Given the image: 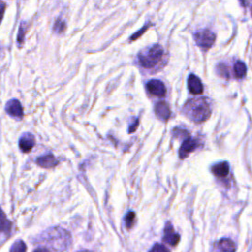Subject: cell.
I'll list each match as a JSON object with an SVG mask.
<instances>
[{"instance_id":"obj_1","label":"cell","mask_w":252,"mask_h":252,"mask_svg":"<svg viewBox=\"0 0 252 252\" xmlns=\"http://www.w3.org/2000/svg\"><path fill=\"white\" fill-rule=\"evenodd\" d=\"M182 112L196 123L206 121L211 115V107L207 97L200 96L189 99L183 106Z\"/></svg>"},{"instance_id":"obj_2","label":"cell","mask_w":252,"mask_h":252,"mask_svg":"<svg viewBox=\"0 0 252 252\" xmlns=\"http://www.w3.org/2000/svg\"><path fill=\"white\" fill-rule=\"evenodd\" d=\"M41 241L45 244V247L48 251L49 250H67L71 245V235L70 233L61 228L55 227L46 230L40 237Z\"/></svg>"},{"instance_id":"obj_3","label":"cell","mask_w":252,"mask_h":252,"mask_svg":"<svg viewBox=\"0 0 252 252\" xmlns=\"http://www.w3.org/2000/svg\"><path fill=\"white\" fill-rule=\"evenodd\" d=\"M163 57V49L159 44H154L141 50L138 54V62L145 69L158 66Z\"/></svg>"},{"instance_id":"obj_4","label":"cell","mask_w":252,"mask_h":252,"mask_svg":"<svg viewBox=\"0 0 252 252\" xmlns=\"http://www.w3.org/2000/svg\"><path fill=\"white\" fill-rule=\"evenodd\" d=\"M194 39L200 48L208 50L214 44L216 35L210 30H203L194 33Z\"/></svg>"},{"instance_id":"obj_5","label":"cell","mask_w":252,"mask_h":252,"mask_svg":"<svg viewBox=\"0 0 252 252\" xmlns=\"http://www.w3.org/2000/svg\"><path fill=\"white\" fill-rule=\"evenodd\" d=\"M198 147H199V142L196 139L191 138L190 136L184 138L182 145L179 149V158L181 159L187 158V156L192 152H194Z\"/></svg>"},{"instance_id":"obj_6","label":"cell","mask_w":252,"mask_h":252,"mask_svg":"<svg viewBox=\"0 0 252 252\" xmlns=\"http://www.w3.org/2000/svg\"><path fill=\"white\" fill-rule=\"evenodd\" d=\"M162 240H163L164 243H166V244H168L170 246H176L177 243L180 240L179 234L174 231L173 226H172V224L169 221L166 222V224H165Z\"/></svg>"},{"instance_id":"obj_7","label":"cell","mask_w":252,"mask_h":252,"mask_svg":"<svg viewBox=\"0 0 252 252\" xmlns=\"http://www.w3.org/2000/svg\"><path fill=\"white\" fill-rule=\"evenodd\" d=\"M148 92L156 96H164L166 94V89L164 84L159 80H151L146 85Z\"/></svg>"},{"instance_id":"obj_8","label":"cell","mask_w":252,"mask_h":252,"mask_svg":"<svg viewBox=\"0 0 252 252\" xmlns=\"http://www.w3.org/2000/svg\"><path fill=\"white\" fill-rule=\"evenodd\" d=\"M5 110L6 112L11 115V116H14V117H18V118H21L23 117V107H22V104L21 102L16 99V98H13V99H10L6 105H5Z\"/></svg>"},{"instance_id":"obj_9","label":"cell","mask_w":252,"mask_h":252,"mask_svg":"<svg viewBox=\"0 0 252 252\" xmlns=\"http://www.w3.org/2000/svg\"><path fill=\"white\" fill-rule=\"evenodd\" d=\"M35 140L31 133H25L19 140V147L23 153H29L34 147Z\"/></svg>"},{"instance_id":"obj_10","label":"cell","mask_w":252,"mask_h":252,"mask_svg":"<svg viewBox=\"0 0 252 252\" xmlns=\"http://www.w3.org/2000/svg\"><path fill=\"white\" fill-rule=\"evenodd\" d=\"M155 113L158 119L166 121L170 116L169 105L165 101L157 102L155 105Z\"/></svg>"},{"instance_id":"obj_11","label":"cell","mask_w":252,"mask_h":252,"mask_svg":"<svg viewBox=\"0 0 252 252\" xmlns=\"http://www.w3.org/2000/svg\"><path fill=\"white\" fill-rule=\"evenodd\" d=\"M188 89L193 94H201L204 91L202 82L194 74H190L188 77Z\"/></svg>"},{"instance_id":"obj_12","label":"cell","mask_w":252,"mask_h":252,"mask_svg":"<svg viewBox=\"0 0 252 252\" xmlns=\"http://www.w3.org/2000/svg\"><path fill=\"white\" fill-rule=\"evenodd\" d=\"M58 159L55 158V157L52 154H46L44 156L39 157L36 159V163L44 168H50V167H54L55 165L58 164Z\"/></svg>"},{"instance_id":"obj_13","label":"cell","mask_w":252,"mask_h":252,"mask_svg":"<svg viewBox=\"0 0 252 252\" xmlns=\"http://www.w3.org/2000/svg\"><path fill=\"white\" fill-rule=\"evenodd\" d=\"M212 172L217 177H224L229 173V164L226 161H220L213 165Z\"/></svg>"},{"instance_id":"obj_14","label":"cell","mask_w":252,"mask_h":252,"mask_svg":"<svg viewBox=\"0 0 252 252\" xmlns=\"http://www.w3.org/2000/svg\"><path fill=\"white\" fill-rule=\"evenodd\" d=\"M11 227H12L11 221L7 219L6 215L0 208V232L9 234L11 231Z\"/></svg>"},{"instance_id":"obj_15","label":"cell","mask_w":252,"mask_h":252,"mask_svg":"<svg viewBox=\"0 0 252 252\" xmlns=\"http://www.w3.org/2000/svg\"><path fill=\"white\" fill-rule=\"evenodd\" d=\"M218 248L221 251H235L236 247L233 241L229 238H222L218 242Z\"/></svg>"},{"instance_id":"obj_16","label":"cell","mask_w":252,"mask_h":252,"mask_svg":"<svg viewBox=\"0 0 252 252\" xmlns=\"http://www.w3.org/2000/svg\"><path fill=\"white\" fill-rule=\"evenodd\" d=\"M246 65L242 61H236L234 66H233V71H234V76L238 79L243 78L246 75Z\"/></svg>"},{"instance_id":"obj_17","label":"cell","mask_w":252,"mask_h":252,"mask_svg":"<svg viewBox=\"0 0 252 252\" xmlns=\"http://www.w3.org/2000/svg\"><path fill=\"white\" fill-rule=\"evenodd\" d=\"M27 250L26 244L23 240H17L14 242L13 246L10 248L11 252H24Z\"/></svg>"},{"instance_id":"obj_18","label":"cell","mask_w":252,"mask_h":252,"mask_svg":"<svg viewBox=\"0 0 252 252\" xmlns=\"http://www.w3.org/2000/svg\"><path fill=\"white\" fill-rule=\"evenodd\" d=\"M135 220H136V215L134 212H128V214L125 217V223H126V227L127 228H132L134 223H135Z\"/></svg>"},{"instance_id":"obj_19","label":"cell","mask_w":252,"mask_h":252,"mask_svg":"<svg viewBox=\"0 0 252 252\" xmlns=\"http://www.w3.org/2000/svg\"><path fill=\"white\" fill-rule=\"evenodd\" d=\"M26 31H27L26 23L23 22L19 27V33H18V44H19V46H21L24 42V36H25Z\"/></svg>"},{"instance_id":"obj_20","label":"cell","mask_w":252,"mask_h":252,"mask_svg":"<svg viewBox=\"0 0 252 252\" xmlns=\"http://www.w3.org/2000/svg\"><path fill=\"white\" fill-rule=\"evenodd\" d=\"M66 29V25H65V22L62 21L61 19H58L56 22H55V25H54V32H57V33H61L65 31Z\"/></svg>"},{"instance_id":"obj_21","label":"cell","mask_w":252,"mask_h":252,"mask_svg":"<svg viewBox=\"0 0 252 252\" xmlns=\"http://www.w3.org/2000/svg\"><path fill=\"white\" fill-rule=\"evenodd\" d=\"M149 26H150V25H146V26H144L140 31H138L136 33H134V34L131 36V40H135L136 38H138L139 36H141V35L144 33V32L148 30Z\"/></svg>"},{"instance_id":"obj_22","label":"cell","mask_w":252,"mask_h":252,"mask_svg":"<svg viewBox=\"0 0 252 252\" xmlns=\"http://www.w3.org/2000/svg\"><path fill=\"white\" fill-rule=\"evenodd\" d=\"M151 251H168V248L161 244H156L154 247L151 248Z\"/></svg>"},{"instance_id":"obj_23","label":"cell","mask_w":252,"mask_h":252,"mask_svg":"<svg viewBox=\"0 0 252 252\" xmlns=\"http://www.w3.org/2000/svg\"><path fill=\"white\" fill-rule=\"evenodd\" d=\"M5 8H6V5L3 1L0 0V24H1V21L3 19V16H4V12H5Z\"/></svg>"},{"instance_id":"obj_24","label":"cell","mask_w":252,"mask_h":252,"mask_svg":"<svg viewBox=\"0 0 252 252\" xmlns=\"http://www.w3.org/2000/svg\"><path fill=\"white\" fill-rule=\"evenodd\" d=\"M138 124H139V119H136V120H135V122H134V123H132V124L130 125V127H129V129H128V132H129V133L134 132V131L137 129Z\"/></svg>"},{"instance_id":"obj_25","label":"cell","mask_w":252,"mask_h":252,"mask_svg":"<svg viewBox=\"0 0 252 252\" xmlns=\"http://www.w3.org/2000/svg\"><path fill=\"white\" fill-rule=\"evenodd\" d=\"M2 54H3V49H2V47H1V45H0V58L2 57Z\"/></svg>"},{"instance_id":"obj_26","label":"cell","mask_w":252,"mask_h":252,"mask_svg":"<svg viewBox=\"0 0 252 252\" xmlns=\"http://www.w3.org/2000/svg\"><path fill=\"white\" fill-rule=\"evenodd\" d=\"M251 16H252V8H251Z\"/></svg>"}]
</instances>
